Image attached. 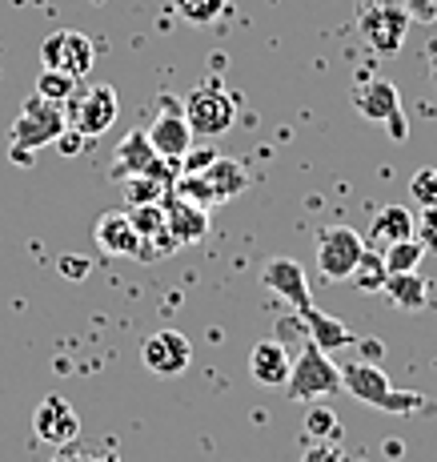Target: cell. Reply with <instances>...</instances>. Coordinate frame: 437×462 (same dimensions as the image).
Masks as SVG:
<instances>
[{
	"instance_id": "cell-1",
	"label": "cell",
	"mask_w": 437,
	"mask_h": 462,
	"mask_svg": "<svg viewBox=\"0 0 437 462\" xmlns=\"http://www.w3.org/2000/svg\"><path fill=\"white\" fill-rule=\"evenodd\" d=\"M341 390L353 394L358 402L373 406V411L386 414H417V411H433V402L417 390H394L386 378V370L373 366V362H350L341 370Z\"/></svg>"
},
{
	"instance_id": "cell-2",
	"label": "cell",
	"mask_w": 437,
	"mask_h": 462,
	"mask_svg": "<svg viewBox=\"0 0 437 462\" xmlns=\"http://www.w3.org/2000/svg\"><path fill=\"white\" fill-rule=\"evenodd\" d=\"M249 189V169L237 162V157H213L201 173H185L173 181V193L193 206H217V201H233L237 193Z\"/></svg>"
},
{
	"instance_id": "cell-3",
	"label": "cell",
	"mask_w": 437,
	"mask_h": 462,
	"mask_svg": "<svg viewBox=\"0 0 437 462\" xmlns=\"http://www.w3.org/2000/svg\"><path fill=\"white\" fill-rule=\"evenodd\" d=\"M65 129H68L65 105L41 101V97L32 93L29 101L21 105V113H16L13 129H8V137H13V162L16 165H29L32 153L44 149V145H52V141H57Z\"/></svg>"
},
{
	"instance_id": "cell-4",
	"label": "cell",
	"mask_w": 437,
	"mask_h": 462,
	"mask_svg": "<svg viewBox=\"0 0 437 462\" xmlns=\"http://www.w3.org/2000/svg\"><path fill=\"white\" fill-rule=\"evenodd\" d=\"M285 390H289L293 402H321V398H333L341 394V370L329 362V354L321 350L317 342H301L297 358H293L289 366V382H285Z\"/></svg>"
},
{
	"instance_id": "cell-5",
	"label": "cell",
	"mask_w": 437,
	"mask_h": 462,
	"mask_svg": "<svg viewBox=\"0 0 437 462\" xmlns=\"http://www.w3.org/2000/svg\"><path fill=\"white\" fill-rule=\"evenodd\" d=\"M117 88L113 85H80L65 105V117H68V129H77L85 141L93 137H105L117 121Z\"/></svg>"
},
{
	"instance_id": "cell-6",
	"label": "cell",
	"mask_w": 437,
	"mask_h": 462,
	"mask_svg": "<svg viewBox=\"0 0 437 462\" xmlns=\"http://www.w3.org/2000/svg\"><path fill=\"white\" fill-rule=\"evenodd\" d=\"M185 121H189L193 137H225L237 121V101L217 85H201L185 97Z\"/></svg>"
},
{
	"instance_id": "cell-7",
	"label": "cell",
	"mask_w": 437,
	"mask_h": 462,
	"mask_svg": "<svg viewBox=\"0 0 437 462\" xmlns=\"http://www.w3.org/2000/svg\"><path fill=\"white\" fill-rule=\"evenodd\" d=\"M365 254V237L353 226H325L317 234V270L325 282H345L358 270Z\"/></svg>"
},
{
	"instance_id": "cell-8",
	"label": "cell",
	"mask_w": 437,
	"mask_h": 462,
	"mask_svg": "<svg viewBox=\"0 0 437 462\" xmlns=\"http://www.w3.org/2000/svg\"><path fill=\"white\" fill-rule=\"evenodd\" d=\"M109 173H113V181H124V177H137V173L160 177V181H168V185L177 181L173 162H165V157L157 153L145 129H129L117 141V153H113V169H109Z\"/></svg>"
},
{
	"instance_id": "cell-9",
	"label": "cell",
	"mask_w": 437,
	"mask_h": 462,
	"mask_svg": "<svg viewBox=\"0 0 437 462\" xmlns=\"http://www.w3.org/2000/svg\"><path fill=\"white\" fill-rule=\"evenodd\" d=\"M353 109H358L365 121H373V125H386L394 141L409 137L405 113H401V93H397L394 81H365V85H358L353 88Z\"/></svg>"
},
{
	"instance_id": "cell-10",
	"label": "cell",
	"mask_w": 437,
	"mask_h": 462,
	"mask_svg": "<svg viewBox=\"0 0 437 462\" xmlns=\"http://www.w3.org/2000/svg\"><path fill=\"white\" fill-rule=\"evenodd\" d=\"M93 60H96L93 41L77 29H60V32H52V37H44V44H41V65L57 69V73L73 77V81H85V77L93 73Z\"/></svg>"
},
{
	"instance_id": "cell-11",
	"label": "cell",
	"mask_w": 437,
	"mask_h": 462,
	"mask_svg": "<svg viewBox=\"0 0 437 462\" xmlns=\"http://www.w3.org/2000/svg\"><path fill=\"white\" fill-rule=\"evenodd\" d=\"M405 32H409V13L397 0H378V5H369L361 13V37L381 57H394L405 44Z\"/></svg>"
},
{
	"instance_id": "cell-12",
	"label": "cell",
	"mask_w": 437,
	"mask_h": 462,
	"mask_svg": "<svg viewBox=\"0 0 437 462\" xmlns=\"http://www.w3.org/2000/svg\"><path fill=\"white\" fill-rule=\"evenodd\" d=\"M32 434H37L41 442H49V447L65 450L73 447V442L80 439V414L77 406L68 402L65 394H44L37 414H32Z\"/></svg>"
},
{
	"instance_id": "cell-13",
	"label": "cell",
	"mask_w": 437,
	"mask_h": 462,
	"mask_svg": "<svg viewBox=\"0 0 437 462\" xmlns=\"http://www.w3.org/2000/svg\"><path fill=\"white\" fill-rule=\"evenodd\" d=\"M149 141H153V149L165 162H181L185 153L193 149V129L189 121H185V105H177L173 97H165L157 109V117L149 121Z\"/></svg>"
},
{
	"instance_id": "cell-14",
	"label": "cell",
	"mask_w": 437,
	"mask_h": 462,
	"mask_svg": "<svg viewBox=\"0 0 437 462\" xmlns=\"http://www.w3.org/2000/svg\"><path fill=\"white\" fill-rule=\"evenodd\" d=\"M141 362H145L149 374L157 378H177L189 370L193 362V342L185 334L177 330H157L145 337V346H141Z\"/></svg>"
},
{
	"instance_id": "cell-15",
	"label": "cell",
	"mask_w": 437,
	"mask_h": 462,
	"mask_svg": "<svg viewBox=\"0 0 437 462\" xmlns=\"http://www.w3.org/2000/svg\"><path fill=\"white\" fill-rule=\"evenodd\" d=\"M93 242H96V250L101 254H109V257H137L141 262V234H137V226H132V217H129V209H109V213H101L96 217V226H93Z\"/></svg>"
},
{
	"instance_id": "cell-16",
	"label": "cell",
	"mask_w": 437,
	"mask_h": 462,
	"mask_svg": "<svg viewBox=\"0 0 437 462\" xmlns=\"http://www.w3.org/2000/svg\"><path fill=\"white\" fill-rule=\"evenodd\" d=\"M261 278H265V286H269L278 298L289 301V310H297V314L314 306V298H309L305 270H301L293 257H273V262H265Z\"/></svg>"
},
{
	"instance_id": "cell-17",
	"label": "cell",
	"mask_w": 437,
	"mask_h": 462,
	"mask_svg": "<svg viewBox=\"0 0 437 462\" xmlns=\"http://www.w3.org/2000/svg\"><path fill=\"white\" fill-rule=\"evenodd\" d=\"M165 229L173 234V242L181 245H197L205 242V234H209V209L205 206H193V201H185V198H168L165 201Z\"/></svg>"
},
{
	"instance_id": "cell-18",
	"label": "cell",
	"mask_w": 437,
	"mask_h": 462,
	"mask_svg": "<svg viewBox=\"0 0 437 462\" xmlns=\"http://www.w3.org/2000/svg\"><path fill=\"white\" fill-rule=\"evenodd\" d=\"M289 350L281 342H257L249 350V378L257 386H285L289 382Z\"/></svg>"
},
{
	"instance_id": "cell-19",
	"label": "cell",
	"mask_w": 437,
	"mask_h": 462,
	"mask_svg": "<svg viewBox=\"0 0 437 462\" xmlns=\"http://www.w3.org/2000/svg\"><path fill=\"white\" fill-rule=\"evenodd\" d=\"M405 237H414V213L405 206H386L373 213L365 245H369V250H389L394 242H405Z\"/></svg>"
},
{
	"instance_id": "cell-20",
	"label": "cell",
	"mask_w": 437,
	"mask_h": 462,
	"mask_svg": "<svg viewBox=\"0 0 437 462\" xmlns=\"http://www.w3.org/2000/svg\"><path fill=\"white\" fill-rule=\"evenodd\" d=\"M301 322H305L309 342H317L325 354L329 350H341V346H358V334H353L350 326L337 322L333 314H325V310H317V306L301 310Z\"/></svg>"
},
{
	"instance_id": "cell-21",
	"label": "cell",
	"mask_w": 437,
	"mask_h": 462,
	"mask_svg": "<svg viewBox=\"0 0 437 462\" xmlns=\"http://www.w3.org/2000/svg\"><path fill=\"white\" fill-rule=\"evenodd\" d=\"M381 294L394 301L397 310H405V314H417V310H425V301H430V282H425L417 270L414 273H389Z\"/></svg>"
},
{
	"instance_id": "cell-22",
	"label": "cell",
	"mask_w": 437,
	"mask_h": 462,
	"mask_svg": "<svg viewBox=\"0 0 437 462\" xmlns=\"http://www.w3.org/2000/svg\"><path fill=\"white\" fill-rule=\"evenodd\" d=\"M121 193H124V206H129V209H137V206H165V201L173 198V185L160 181V177L137 173V177H124Z\"/></svg>"
},
{
	"instance_id": "cell-23",
	"label": "cell",
	"mask_w": 437,
	"mask_h": 462,
	"mask_svg": "<svg viewBox=\"0 0 437 462\" xmlns=\"http://www.w3.org/2000/svg\"><path fill=\"white\" fill-rule=\"evenodd\" d=\"M301 434H305V442H337L341 439V419L325 402H309L305 419H301Z\"/></svg>"
},
{
	"instance_id": "cell-24",
	"label": "cell",
	"mask_w": 437,
	"mask_h": 462,
	"mask_svg": "<svg viewBox=\"0 0 437 462\" xmlns=\"http://www.w3.org/2000/svg\"><path fill=\"white\" fill-rule=\"evenodd\" d=\"M350 278H353V286H358L361 294H381V290H386V278H389L386 257H381V250H369V245H365V254H361L358 270H353Z\"/></svg>"
},
{
	"instance_id": "cell-25",
	"label": "cell",
	"mask_w": 437,
	"mask_h": 462,
	"mask_svg": "<svg viewBox=\"0 0 437 462\" xmlns=\"http://www.w3.org/2000/svg\"><path fill=\"white\" fill-rule=\"evenodd\" d=\"M229 8V0H173V13L181 16L185 24H197V29H205V24L221 21Z\"/></svg>"
},
{
	"instance_id": "cell-26",
	"label": "cell",
	"mask_w": 437,
	"mask_h": 462,
	"mask_svg": "<svg viewBox=\"0 0 437 462\" xmlns=\"http://www.w3.org/2000/svg\"><path fill=\"white\" fill-rule=\"evenodd\" d=\"M381 257H386V270L389 273H414L417 265H422L425 250H422V242H417V237H405V242H394L389 250H381Z\"/></svg>"
},
{
	"instance_id": "cell-27",
	"label": "cell",
	"mask_w": 437,
	"mask_h": 462,
	"mask_svg": "<svg viewBox=\"0 0 437 462\" xmlns=\"http://www.w3.org/2000/svg\"><path fill=\"white\" fill-rule=\"evenodd\" d=\"M77 93V81L65 73H57V69H41L37 77V97L41 101H52V105H68V97Z\"/></svg>"
},
{
	"instance_id": "cell-28",
	"label": "cell",
	"mask_w": 437,
	"mask_h": 462,
	"mask_svg": "<svg viewBox=\"0 0 437 462\" xmlns=\"http://www.w3.org/2000/svg\"><path fill=\"white\" fill-rule=\"evenodd\" d=\"M409 193H414V201L422 209L437 206V169L433 165L430 169H417V173L409 177Z\"/></svg>"
},
{
	"instance_id": "cell-29",
	"label": "cell",
	"mask_w": 437,
	"mask_h": 462,
	"mask_svg": "<svg viewBox=\"0 0 437 462\" xmlns=\"http://www.w3.org/2000/svg\"><path fill=\"white\" fill-rule=\"evenodd\" d=\"M129 217H132V226H137L141 242L165 229V206H137V209H129Z\"/></svg>"
},
{
	"instance_id": "cell-30",
	"label": "cell",
	"mask_w": 437,
	"mask_h": 462,
	"mask_svg": "<svg viewBox=\"0 0 437 462\" xmlns=\"http://www.w3.org/2000/svg\"><path fill=\"white\" fill-rule=\"evenodd\" d=\"M414 237L422 242L425 254H437V206L422 209V217H414Z\"/></svg>"
},
{
	"instance_id": "cell-31",
	"label": "cell",
	"mask_w": 437,
	"mask_h": 462,
	"mask_svg": "<svg viewBox=\"0 0 437 462\" xmlns=\"http://www.w3.org/2000/svg\"><path fill=\"white\" fill-rule=\"evenodd\" d=\"M301 462H345V450L337 442H305Z\"/></svg>"
},
{
	"instance_id": "cell-32",
	"label": "cell",
	"mask_w": 437,
	"mask_h": 462,
	"mask_svg": "<svg viewBox=\"0 0 437 462\" xmlns=\"http://www.w3.org/2000/svg\"><path fill=\"white\" fill-rule=\"evenodd\" d=\"M57 270L65 273L68 282H85V278H88V270H93V262H88V257H73V254H65V257L57 262Z\"/></svg>"
},
{
	"instance_id": "cell-33",
	"label": "cell",
	"mask_w": 437,
	"mask_h": 462,
	"mask_svg": "<svg viewBox=\"0 0 437 462\" xmlns=\"http://www.w3.org/2000/svg\"><path fill=\"white\" fill-rule=\"evenodd\" d=\"M52 145L60 149V157H77V153H80V145H85V137H80L77 129H65L57 141H52Z\"/></svg>"
},
{
	"instance_id": "cell-34",
	"label": "cell",
	"mask_w": 437,
	"mask_h": 462,
	"mask_svg": "<svg viewBox=\"0 0 437 462\" xmlns=\"http://www.w3.org/2000/svg\"><path fill=\"white\" fill-rule=\"evenodd\" d=\"M213 157H217L213 149H197V153H185V157H181V162H185V173H201V169L209 165Z\"/></svg>"
}]
</instances>
